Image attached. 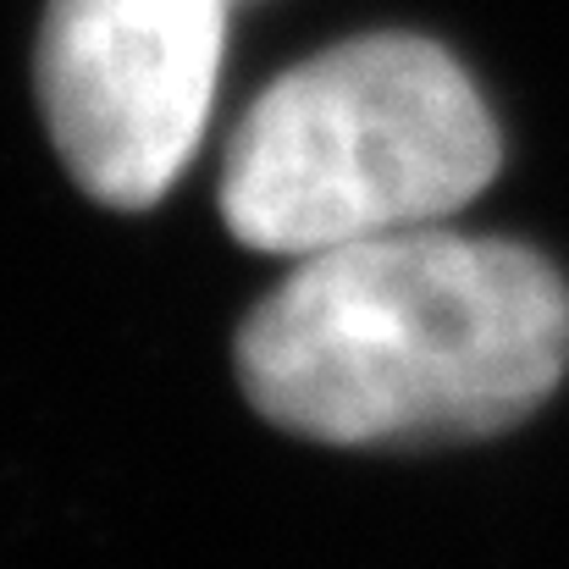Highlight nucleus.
Returning a JSON list of instances; mask_svg holds the SVG:
<instances>
[{"mask_svg": "<svg viewBox=\"0 0 569 569\" xmlns=\"http://www.w3.org/2000/svg\"><path fill=\"white\" fill-rule=\"evenodd\" d=\"M565 371V277L515 238L448 227L305 254L238 327L254 415L332 448L498 437Z\"/></svg>", "mask_w": 569, "mask_h": 569, "instance_id": "1", "label": "nucleus"}, {"mask_svg": "<svg viewBox=\"0 0 569 569\" xmlns=\"http://www.w3.org/2000/svg\"><path fill=\"white\" fill-rule=\"evenodd\" d=\"M498 161V122L437 39L360 33L249 100L221 156V221L260 254L305 260L437 227Z\"/></svg>", "mask_w": 569, "mask_h": 569, "instance_id": "2", "label": "nucleus"}, {"mask_svg": "<svg viewBox=\"0 0 569 569\" xmlns=\"http://www.w3.org/2000/svg\"><path fill=\"white\" fill-rule=\"evenodd\" d=\"M232 0H50L33 50L39 111L72 183L150 210L193 161Z\"/></svg>", "mask_w": 569, "mask_h": 569, "instance_id": "3", "label": "nucleus"}]
</instances>
